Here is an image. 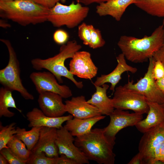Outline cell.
I'll use <instances>...</instances> for the list:
<instances>
[{
	"mask_svg": "<svg viewBox=\"0 0 164 164\" xmlns=\"http://www.w3.org/2000/svg\"><path fill=\"white\" fill-rule=\"evenodd\" d=\"M110 121L108 125L103 128L106 135L115 142L116 135L121 130L128 127L135 126L143 119V114L115 109L109 115Z\"/></svg>",
	"mask_w": 164,
	"mask_h": 164,
	"instance_id": "obj_11",
	"label": "cell"
},
{
	"mask_svg": "<svg viewBox=\"0 0 164 164\" xmlns=\"http://www.w3.org/2000/svg\"><path fill=\"white\" fill-rule=\"evenodd\" d=\"M152 74L155 80L164 77V65L160 61H155Z\"/></svg>",
	"mask_w": 164,
	"mask_h": 164,
	"instance_id": "obj_34",
	"label": "cell"
},
{
	"mask_svg": "<svg viewBox=\"0 0 164 164\" xmlns=\"http://www.w3.org/2000/svg\"><path fill=\"white\" fill-rule=\"evenodd\" d=\"M89 12L88 7L75 3L74 1L68 5L58 2L49 9L47 21L55 27L65 26L72 29L79 25L87 17Z\"/></svg>",
	"mask_w": 164,
	"mask_h": 164,
	"instance_id": "obj_5",
	"label": "cell"
},
{
	"mask_svg": "<svg viewBox=\"0 0 164 164\" xmlns=\"http://www.w3.org/2000/svg\"><path fill=\"white\" fill-rule=\"evenodd\" d=\"M15 122L3 126L0 122V150L3 148H8V142L12 139L17 133Z\"/></svg>",
	"mask_w": 164,
	"mask_h": 164,
	"instance_id": "obj_27",
	"label": "cell"
},
{
	"mask_svg": "<svg viewBox=\"0 0 164 164\" xmlns=\"http://www.w3.org/2000/svg\"><path fill=\"white\" fill-rule=\"evenodd\" d=\"M56 164H77L73 159L66 155L62 154L60 156L56 157Z\"/></svg>",
	"mask_w": 164,
	"mask_h": 164,
	"instance_id": "obj_37",
	"label": "cell"
},
{
	"mask_svg": "<svg viewBox=\"0 0 164 164\" xmlns=\"http://www.w3.org/2000/svg\"><path fill=\"white\" fill-rule=\"evenodd\" d=\"M12 92L3 87L0 88V117L3 116L10 118L14 116L15 113L9 111V108H15L22 112L21 110L16 106Z\"/></svg>",
	"mask_w": 164,
	"mask_h": 164,
	"instance_id": "obj_23",
	"label": "cell"
},
{
	"mask_svg": "<svg viewBox=\"0 0 164 164\" xmlns=\"http://www.w3.org/2000/svg\"><path fill=\"white\" fill-rule=\"evenodd\" d=\"M148 103L149 110L146 117L135 126L143 133L164 122V104L149 102Z\"/></svg>",
	"mask_w": 164,
	"mask_h": 164,
	"instance_id": "obj_19",
	"label": "cell"
},
{
	"mask_svg": "<svg viewBox=\"0 0 164 164\" xmlns=\"http://www.w3.org/2000/svg\"><path fill=\"white\" fill-rule=\"evenodd\" d=\"M10 25L7 23L4 22L2 20L0 21V26L3 28H7L9 27Z\"/></svg>",
	"mask_w": 164,
	"mask_h": 164,
	"instance_id": "obj_42",
	"label": "cell"
},
{
	"mask_svg": "<svg viewBox=\"0 0 164 164\" xmlns=\"http://www.w3.org/2000/svg\"><path fill=\"white\" fill-rule=\"evenodd\" d=\"M149 64L144 77L136 83L128 80L124 86L144 96L148 102L164 104V94L157 87L152 74L155 60L152 57L149 59Z\"/></svg>",
	"mask_w": 164,
	"mask_h": 164,
	"instance_id": "obj_8",
	"label": "cell"
},
{
	"mask_svg": "<svg viewBox=\"0 0 164 164\" xmlns=\"http://www.w3.org/2000/svg\"><path fill=\"white\" fill-rule=\"evenodd\" d=\"M128 164H144V162L138 152L128 163Z\"/></svg>",
	"mask_w": 164,
	"mask_h": 164,
	"instance_id": "obj_39",
	"label": "cell"
},
{
	"mask_svg": "<svg viewBox=\"0 0 164 164\" xmlns=\"http://www.w3.org/2000/svg\"><path fill=\"white\" fill-rule=\"evenodd\" d=\"M81 48V45L76 41H68L62 45L57 54L46 59H33L31 60V63L32 67L36 70L45 69L52 73L59 83H63L62 77H64L70 80L77 87L82 89L84 86L82 82L77 81L65 65V60L72 58Z\"/></svg>",
	"mask_w": 164,
	"mask_h": 164,
	"instance_id": "obj_4",
	"label": "cell"
},
{
	"mask_svg": "<svg viewBox=\"0 0 164 164\" xmlns=\"http://www.w3.org/2000/svg\"><path fill=\"white\" fill-rule=\"evenodd\" d=\"M114 92L112 99L115 109L131 110L142 114H147L149 110L148 101L142 95L124 85L116 87Z\"/></svg>",
	"mask_w": 164,
	"mask_h": 164,
	"instance_id": "obj_7",
	"label": "cell"
},
{
	"mask_svg": "<svg viewBox=\"0 0 164 164\" xmlns=\"http://www.w3.org/2000/svg\"><path fill=\"white\" fill-rule=\"evenodd\" d=\"M162 25L164 29V19ZM152 57L155 61H160L164 65V42L159 49L154 54Z\"/></svg>",
	"mask_w": 164,
	"mask_h": 164,
	"instance_id": "obj_36",
	"label": "cell"
},
{
	"mask_svg": "<svg viewBox=\"0 0 164 164\" xmlns=\"http://www.w3.org/2000/svg\"><path fill=\"white\" fill-rule=\"evenodd\" d=\"M0 153L3 155L8 161L9 164H25L26 162L18 158L9 148H4L0 150Z\"/></svg>",
	"mask_w": 164,
	"mask_h": 164,
	"instance_id": "obj_31",
	"label": "cell"
},
{
	"mask_svg": "<svg viewBox=\"0 0 164 164\" xmlns=\"http://www.w3.org/2000/svg\"><path fill=\"white\" fill-rule=\"evenodd\" d=\"M29 164H56V158L47 156L44 152L31 153L27 162Z\"/></svg>",
	"mask_w": 164,
	"mask_h": 164,
	"instance_id": "obj_29",
	"label": "cell"
},
{
	"mask_svg": "<svg viewBox=\"0 0 164 164\" xmlns=\"http://www.w3.org/2000/svg\"><path fill=\"white\" fill-rule=\"evenodd\" d=\"M164 42L162 25L156 28L151 35L142 38L121 36L117 45L126 59L133 63L147 62L161 47Z\"/></svg>",
	"mask_w": 164,
	"mask_h": 164,
	"instance_id": "obj_1",
	"label": "cell"
},
{
	"mask_svg": "<svg viewBox=\"0 0 164 164\" xmlns=\"http://www.w3.org/2000/svg\"><path fill=\"white\" fill-rule=\"evenodd\" d=\"M49 9L33 0L0 1V15L22 26L47 21Z\"/></svg>",
	"mask_w": 164,
	"mask_h": 164,
	"instance_id": "obj_3",
	"label": "cell"
},
{
	"mask_svg": "<svg viewBox=\"0 0 164 164\" xmlns=\"http://www.w3.org/2000/svg\"><path fill=\"white\" fill-rule=\"evenodd\" d=\"M29 78L39 94L45 92L58 94L63 98H68L72 95L70 87L65 85H60L55 76L49 72H33Z\"/></svg>",
	"mask_w": 164,
	"mask_h": 164,
	"instance_id": "obj_9",
	"label": "cell"
},
{
	"mask_svg": "<svg viewBox=\"0 0 164 164\" xmlns=\"http://www.w3.org/2000/svg\"><path fill=\"white\" fill-rule=\"evenodd\" d=\"M74 143L89 161L99 164H114L115 155L113 149L115 142L105 134L103 128H95L76 137Z\"/></svg>",
	"mask_w": 164,
	"mask_h": 164,
	"instance_id": "obj_2",
	"label": "cell"
},
{
	"mask_svg": "<svg viewBox=\"0 0 164 164\" xmlns=\"http://www.w3.org/2000/svg\"><path fill=\"white\" fill-rule=\"evenodd\" d=\"M0 40L7 47L9 54L7 65L0 70V84L3 87L12 91L19 92L25 99L33 100L34 96L22 84L20 76L19 62L11 43L7 39H1Z\"/></svg>",
	"mask_w": 164,
	"mask_h": 164,
	"instance_id": "obj_6",
	"label": "cell"
},
{
	"mask_svg": "<svg viewBox=\"0 0 164 164\" xmlns=\"http://www.w3.org/2000/svg\"><path fill=\"white\" fill-rule=\"evenodd\" d=\"M7 146L18 158L27 162L31 151L28 150L24 143L15 135L8 142Z\"/></svg>",
	"mask_w": 164,
	"mask_h": 164,
	"instance_id": "obj_26",
	"label": "cell"
},
{
	"mask_svg": "<svg viewBox=\"0 0 164 164\" xmlns=\"http://www.w3.org/2000/svg\"><path fill=\"white\" fill-rule=\"evenodd\" d=\"M134 0H108L99 4L96 12L100 16L109 15L120 21L127 8L133 3Z\"/></svg>",
	"mask_w": 164,
	"mask_h": 164,
	"instance_id": "obj_20",
	"label": "cell"
},
{
	"mask_svg": "<svg viewBox=\"0 0 164 164\" xmlns=\"http://www.w3.org/2000/svg\"><path fill=\"white\" fill-rule=\"evenodd\" d=\"M133 4L148 14L164 17V0H134Z\"/></svg>",
	"mask_w": 164,
	"mask_h": 164,
	"instance_id": "obj_24",
	"label": "cell"
},
{
	"mask_svg": "<svg viewBox=\"0 0 164 164\" xmlns=\"http://www.w3.org/2000/svg\"><path fill=\"white\" fill-rule=\"evenodd\" d=\"M95 92L87 102L96 107L102 115L109 116L114 110L112 99L107 96L109 86L105 84L101 86H95Z\"/></svg>",
	"mask_w": 164,
	"mask_h": 164,
	"instance_id": "obj_21",
	"label": "cell"
},
{
	"mask_svg": "<svg viewBox=\"0 0 164 164\" xmlns=\"http://www.w3.org/2000/svg\"><path fill=\"white\" fill-rule=\"evenodd\" d=\"M74 140V136L64 127L57 129L56 143L59 154L66 155L77 164H89V160L75 145Z\"/></svg>",
	"mask_w": 164,
	"mask_h": 164,
	"instance_id": "obj_12",
	"label": "cell"
},
{
	"mask_svg": "<svg viewBox=\"0 0 164 164\" xmlns=\"http://www.w3.org/2000/svg\"><path fill=\"white\" fill-rule=\"evenodd\" d=\"M108 0H76L77 3L82 4L87 6L94 3L98 4L105 2Z\"/></svg>",
	"mask_w": 164,
	"mask_h": 164,
	"instance_id": "obj_38",
	"label": "cell"
},
{
	"mask_svg": "<svg viewBox=\"0 0 164 164\" xmlns=\"http://www.w3.org/2000/svg\"><path fill=\"white\" fill-rule=\"evenodd\" d=\"M138 147L144 164H154L155 148L164 141V122L143 133Z\"/></svg>",
	"mask_w": 164,
	"mask_h": 164,
	"instance_id": "obj_10",
	"label": "cell"
},
{
	"mask_svg": "<svg viewBox=\"0 0 164 164\" xmlns=\"http://www.w3.org/2000/svg\"><path fill=\"white\" fill-rule=\"evenodd\" d=\"M69 71L78 77L91 80L97 75L98 68L93 61L89 52L79 51L70 61Z\"/></svg>",
	"mask_w": 164,
	"mask_h": 164,
	"instance_id": "obj_13",
	"label": "cell"
},
{
	"mask_svg": "<svg viewBox=\"0 0 164 164\" xmlns=\"http://www.w3.org/2000/svg\"><path fill=\"white\" fill-rule=\"evenodd\" d=\"M42 127H34L29 131L24 128H16V136L26 145L27 149L31 151L39 139Z\"/></svg>",
	"mask_w": 164,
	"mask_h": 164,
	"instance_id": "obj_25",
	"label": "cell"
},
{
	"mask_svg": "<svg viewBox=\"0 0 164 164\" xmlns=\"http://www.w3.org/2000/svg\"><path fill=\"white\" fill-rule=\"evenodd\" d=\"M154 158V164H164V141L155 148Z\"/></svg>",
	"mask_w": 164,
	"mask_h": 164,
	"instance_id": "obj_33",
	"label": "cell"
},
{
	"mask_svg": "<svg viewBox=\"0 0 164 164\" xmlns=\"http://www.w3.org/2000/svg\"><path fill=\"white\" fill-rule=\"evenodd\" d=\"M88 26L91 32V40L89 46L93 49L103 46L105 41L102 37L101 31L92 24L88 25Z\"/></svg>",
	"mask_w": 164,
	"mask_h": 164,
	"instance_id": "obj_28",
	"label": "cell"
},
{
	"mask_svg": "<svg viewBox=\"0 0 164 164\" xmlns=\"http://www.w3.org/2000/svg\"><path fill=\"white\" fill-rule=\"evenodd\" d=\"M8 164L9 163L5 158L0 153V164Z\"/></svg>",
	"mask_w": 164,
	"mask_h": 164,
	"instance_id": "obj_41",
	"label": "cell"
},
{
	"mask_svg": "<svg viewBox=\"0 0 164 164\" xmlns=\"http://www.w3.org/2000/svg\"><path fill=\"white\" fill-rule=\"evenodd\" d=\"M156 85L159 90L164 94V77L155 80Z\"/></svg>",
	"mask_w": 164,
	"mask_h": 164,
	"instance_id": "obj_40",
	"label": "cell"
},
{
	"mask_svg": "<svg viewBox=\"0 0 164 164\" xmlns=\"http://www.w3.org/2000/svg\"><path fill=\"white\" fill-rule=\"evenodd\" d=\"M78 36L83 41V44L89 46L91 40V32L88 24L83 22L79 25Z\"/></svg>",
	"mask_w": 164,
	"mask_h": 164,
	"instance_id": "obj_30",
	"label": "cell"
},
{
	"mask_svg": "<svg viewBox=\"0 0 164 164\" xmlns=\"http://www.w3.org/2000/svg\"><path fill=\"white\" fill-rule=\"evenodd\" d=\"M54 41L59 45H63L68 42L69 36L65 30L58 29L55 31L53 36Z\"/></svg>",
	"mask_w": 164,
	"mask_h": 164,
	"instance_id": "obj_32",
	"label": "cell"
},
{
	"mask_svg": "<svg viewBox=\"0 0 164 164\" xmlns=\"http://www.w3.org/2000/svg\"><path fill=\"white\" fill-rule=\"evenodd\" d=\"M105 117V116L100 115L86 118H74L67 121L63 127L73 136L77 137L90 132L96 123Z\"/></svg>",
	"mask_w": 164,
	"mask_h": 164,
	"instance_id": "obj_22",
	"label": "cell"
},
{
	"mask_svg": "<svg viewBox=\"0 0 164 164\" xmlns=\"http://www.w3.org/2000/svg\"><path fill=\"white\" fill-rule=\"evenodd\" d=\"M43 6L50 9L54 6L58 2L64 3L66 0H33Z\"/></svg>",
	"mask_w": 164,
	"mask_h": 164,
	"instance_id": "obj_35",
	"label": "cell"
},
{
	"mask_svg": "<svg viewBox=\"0 0 164 164\" xmlns=\"http://www.w3.org/2000/svg\"><path fill=\"white\" fill-rule=\"evenodd\" d=\"M38 102L41 110L48 116L60 117L66 112L63 97L56 93L47 91L39 94Z\"/></svg>",
	"mask_w": 164,
	"mask_h": 164,
	"instance_id": "obj_16",
	"label": "cell"
},
{
	"mask_svg": "<svg viewBox=\"0 0 164 164\" xmlns=\"http://www.w3.org/2000/svg\"><path fill=\"white\" fill-rule=\"evenodd\" d=\"M57 130L55 128L42 127L38 141L31 152H44L49 157H58V149L56 143Z\"/></svg>",
	"mask_w": 164,
	"mask_h": 164,
	"instance_id": "obj_14",
	"label": "cell"
},
{
	"mask_svg": "<svg viewBox=\"0 0 164 164\" xmlns=\"http://www.w3.org/2000/svg\"><path fill=\"white\" fill-rule=\"evenodd\" d=\"M29 127H46L59 129L63 124L73 118L71 114L58 117H51L45 114L41 109L35 108L26 114Z\"/></svg>",
	"mask_w": 164,
	"mask_h": 164,
	"instance_id": "obj_18",
	"label": "cell"
},
{
	"mask_svg": "<svg viewBox=\"0 0 164 164\" xmlns=\"http://www.w3.org/2000/svg\"><path fill=\"white\" fill-rule=\"evenodd\" d=\"M15 0H0V1H13Z\"/></svg>",
	"mask_w": 164,
	"mask_h": 164,
	"instance_id": "obj_43",
	"label": "cell"
},
{
	"mask_svg": "<svg viewBox=\"0 0 164 164\" xmlns=\"http://www.w3.org/2000/svg\"><path fill=\"white\" fill-rule=\"evenodd\" d=\"M66 112L78 118H86L102 115L95 106L88 103L83 95L74 97L65 101Z\"/></svg>",
	"mask_w": 164,
	"mask_h": 164,
	"instance_id": "obj_17",
	"label": "cell"
},
{
	"mask_svg": "<svg viewBox=\"0 0 164 164\" xmlns=\"http://www.w3.org/2000/svg\"><path fill=\"white\" fill-rule=\"evenodd\" d=\"M117 65L115 69L111 73L107 74H102L97 77L94 84L95 86H101L107 83L111 84L110 90L114 91L115 87L121 80L122 74L126 72L132 73H136L137 69L128 65L126 58L122 53L116 57Z\"/></svg>",
	"mask_w": 164,
	"mask_h": 164,
	"instance_id": "obj_15",
	"label": "cell"
}]
</instances>
